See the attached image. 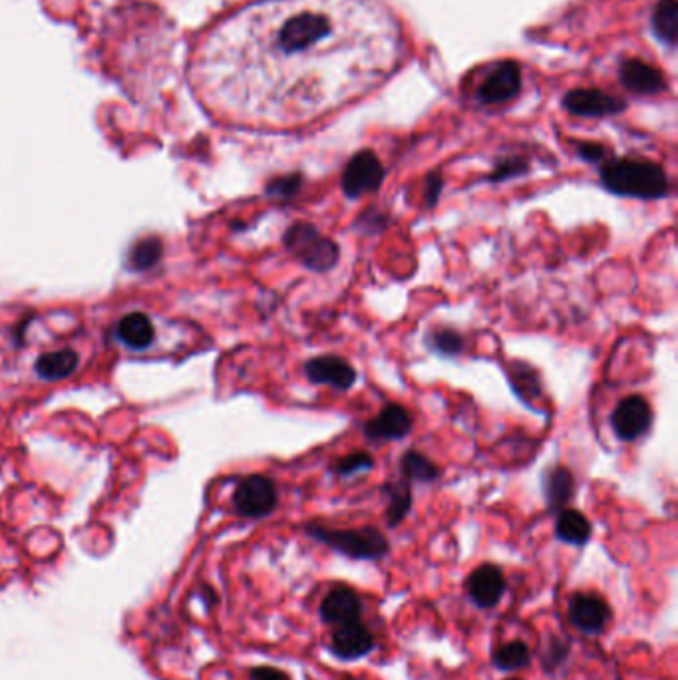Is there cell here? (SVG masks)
<instances>
[{
  "label": "cell",
  "mask_w": 678,
  "mask_h": 680,
  "mask_svg": "<svg viewBox=\"0 0 678 680\" xmlns=\"http://www.w3.org/2000/svg\"><path fill=\"white\" fill-rule=\"evenodd\" d=\"M402 50L400 24L378 0H251L201 36L189 76L229 122L295 126L382 86Z\"/></svg>",
  "instance_id": "obj_1"
},
{
  "label": "cell",
  "mask_w": 678,
  "mask_h": 680,
  "mask_svg": "<svg viewBox=\"0 0 678 680\" xmlns=\"http://www.w3.org/2000/svg\"><path fill=\"white\" fill-rule=\"evenodd\" d=\"M305 535L352 561H380L390 555L388 537L374 525L329 527L319 521L303 525Z\"/></svg>",
  "instance_id": "obj_2"
},
{
  "label": "cell",
  "mask_w": 678,
  "mask_h": 680,
  "mask_svg": "<svg viewBox=\"0 0 678 680\" xmlns=\"http://www.w3.org/2000/svg\"><path fill=\"white\" fill-rule=\"evenodd\" d=\"M601 185L619 197L635 199H663L671 191L669 175L659 164L629 158L603 166Z\"/></svg>",
  "instance_id": "obj_3"
},
{
  "label": "cell",
  "mask_w": 678,
  "mask_h": 680,
  "mask_svg": "<svg viewBox=\"0 0 678 680\" xmlns=\"http://www.w3.org/2000/svg\"><path fill=\"white\" fill-rule=\"evenodd\" d=\"M283 245L305 269L313 273H329L339 265V243L323 235L319 227L309 221L293 223L283 235Z\"/></svg>",
  "instance_id": "obj_4"
},
{
  "label": "cell",
  "mask_w": 678,
  "mask_h": 680,
  "mask_svg": "<svg viewBox=\"0 0 678 680\" xmlns=\"http://www.w3.org/2000/svg\"><path fill=\"white\" fill-rule=\"evenodd\" d=\"M569 623L587 637H599L613 621L609 601L595 591H577L567 601Z\"/></svg>",
  "instance_id": "obj_5"
},
{
  "label": "cell",
  "mask_w": 678,
  "mask_h": 680,
  "mask_svg": "<svg viewBox=\"0 0 678 680\" xmlns=\"http://www.w3.org/2000/svg\"><path fill=\"white\" fill-rule=\"evenodd\" d=\"M464 591L476 609H496L508 591V579L500 565L482 563L464 581Z\"/></svg>",
  "instance_id": "obj_6"
},
{
  "label": "cell",
  "mask_w": 678,
  "mask_h": 680,
  "mask_svg": "<svg viewBox=\"0 0 678 680\" xmlns=\"http://www.w3.org/2000/svg\"><path fill=\"white\" fill-rule=\"evenodd\" d=\"M279 506V494L273 480L265 476H249L241 480L233 494V508L247 519H261L271 515Z\"/></svg>",
  "instance_id": "obj_7"
},
{
  "label": "cell",
  "mask_w": 678,
  "mask_h": 680,
  "mask_svg": "<svg viewBox=\"0 0 678 680\" xmlns=\"http://www.w3.org/2000/svg\"><path fill=\"white\" fill-rule=\"evenodd\" d=\"M384 181V166L378 156L370 150H362L350 158L344 166L340 187L348 199H358L366 193H374L380 189Z\"/></svg>",
  "instance_id": "obj_8"
},
{
  "label": "cell",
  "mask_w": 678,
  "mask_h": 680,
  "mask_svg": "<svg viewBox=\"0 0 678 680\" xmlns=\"http://www.w3.org/2000/svg\"><path fill=\"white\" fill-rule=\"evenodd\" d=\"M376 649V635L362 621H350L333 627L329 639V653L342 663H352L368 657Z\"/></svg>",
  "instance_id": "obj_9"
},
{
  "label": "cell",
  "mask_w": 678,
  "mask_h": 680,
  "mask_svg": "<svg viewBox=\"0 0 678 680\" xmlns=\"http://www.w3.org/2000/svg\"><path fill=\"white\" fill-rule=\"evenodd\" d=\"M653 408L643 396L623 398L611 414V426L623 442H635L651 430Z\"/></svg>",
  "instance_id": "obj_10"
},
{
  "label": "cell",
  "mask_w": 678,
  "mask_h": 680,
  "mask_svg": "<svg viewBox=\"0 0 678 680\" xmlns=\"http://www.w3.org/2000/svg\"><path fill=\"white\" fill-rule=\"evenodd\" d=\"M362 599L358 591L350 585H335L329 589L319 605V617L329 627H339L350 621L362 619Z\"/></svg>",
  "instance_id": "obj_11"
},
{
  "label": "cell",
  "mask_w": 678,
  "mask_h": 680,
  "mask_svg": "<svg viewBox=\"0 0 678 680\" xmlns=\"http://www.w3.org/2000/svg\"><path fill=\"white\" fill-rule=\"evenodd\" d=\"M305 376L313 384L333 386L335 390H350L358 378L354 366L337 354H321L307 360Z\"/></svg>",
  "instance_id": "obj_12"
},
{
  "label": "cell",
  "mask_w": 678,
  "mask_h": 680,
  "mask_svg": "<svg viewBox=\"0 0 678 680\" xmlns=\"http://www.w3.org/2000/svg\"><path fill=\"white\" fill-rule=\"evenodd\" d=\"M414 428L412 414L400 404H386L372 420L362 426L368 440H402Z\"/></svg>",
  "instance_id": "obj_13"
},
{
  "label": "cell",
  "mask_w": 678,
  "mask_h": 680,
  "mask_svg": "<svg viewBox=\"0 0 678 680\" xmlns=\"http://www.w3.org/2000/svg\"><path fill=\"white\" fill-rule=\"evenodd\" d=\"M565 108L575 116L601 118L625 110V102L597 90H575L565 96Z\"/></svg>",
  "instance_id": "obj_14"
},
{
  "label": "cell",
  "mask_w": 678,
  "mask_h": 680,
  "mask_svg": "<svg viewBox=\"0 0 678 680\" xmlns=\"http://www.w3.org/2000/svg\"><path fill=\"white\" fill-rule=\"evenodd\" d=\"M519 92V68L504 62L484 80L478 96L484 104H504Z\"/></svg>",
  "instance_id": "obj_15"
},
{
  "label": "cell",
  "mask_w": 678,
  "mask_h": 680,
  "mask_svg": "<svg viewBox=\"0 0 678 680\" xmlns=\"http://www.w3.org/2000/svg\"><path fill=\"white\" fill-rule=\"evenodd\" d=\"M543 496L551 513L565 510L575 496V478L569 468L555 466L543 476Z\"/></svg>",
  "instance_id": "obj_16"
},
{
  "label": "cell",
  "mask_w": 678,
  "mask_h": 680,
  "mask_svg": "<svg viewBox=\"0 0 678 680\" xmlns=\"http://www.w3.org/2000/svg\"><path fill=\"white\" fill-rule=\"evenodd\" d=\"M591 535H593V525L583 511L573 510V508L557 511L555 537L561 543H567L573 547H585L591 541Z\"/></svg>",
  "instance_id": "obj_17"
},
{
  "label": "cell",
  "mask_w": 678,
  "mask_h": 680,
  "mask_svg": "<svg viewBox=\"0 0 678 680\" xmlns=\"http://www.w3.org/2000/svg\"><path fill=\"white\" fill-rule=\"evenodd\" d=\"M623 84L639 94H657L663 90V76L641 60H629L621 70Z\"/></svg>",
  "instance_id": "obj_18"
},
{
  "label": "cell",
  "mask_w": 678,
  "mask_h": 680,
  "mask_svg": "<svg viewBox=\"0 0 678 680\" xmlns=\"http://www.w3.org/2000/svg\"><path fill=\"white\" fill-rule=\"evenodd\" d=\"M382 492L388 498L386 506V525L390 529L398 527L412 510V484L408 480H398V482H388L384 484Z\"/></svg>",
  "instance_id": "obj_19"
},
{
  "label": "cell",
  "mask_w": 678,
  "mask_h": 680,
  "mask_svg": "<svg viewBox=\"0 0 678 680\" xmlns=\"http://www.w3.org/2000/svg\"><path fill=\"white\" fill-rule=\"evenodd\" d=\"M533 663V651L523 639L502 643L492 653V665L504 673H517Z\"/></svg>",
  "instance_id": "obj_20"
},
{
  "label": "cell",
  "mask_w": 678,
  "mask_h": 680,
  "mask_svg": "<svg viewBox=\"0 0 678 680\" xmlns=\"http://www.w3.org/2000/svg\"><path fill=\"white\" fill-rule=\"evenodd\" d=\"M154 337H156L154 325L142 313H130L118 325V339L134 350H142L150 346Z\"/></svg>",
  "instance_id": "obj_21"
},
{
  "label": "cell",
  "mask_w": 678,
  "mask_h": 680,
  "mask_svg": "<svg viewBox=\"0 0 678 680\" xmlns=\"http://www.w3.org/2000/svg\"><path fill=\"white\" fill-rule=\"evenodd\" d=\"M78 366V354L70 348L42 354L36 362V372L44 380H62L70 376Z\"/></svg>",
  "instance_id": "obj_22"
},
{
  "label": "cell",
  "mask_w": 678,
  "mask_h": 680,
  "mask_svg": "<svg viewBox=\"0 0 678 680\" xmlns=\"http://www.w3.org/2000/svg\"><path fill=\"white\" fill-rule=\"evenodd\" d=\"M400 474L410 484L412 482L430 484V482H436L442 476V470L428 456H424L416 450H408L400 460Z\"/></svg>",
  "instance_id": "obj_23"
},
{
  "label": "cell",
  "mask_w": 678,
  "mask_h": 680,
  "mask_svg": "<svg viewBox=\"0 0 678 680\" xmlns=\"http://www.w3.org/2000/svg\"><path fill=\"white\" fill-rule=\"evenodd\" d=\"M569 655H571V641L567 637H563V635L551 633V635H547L545 643L539 649L541 669L547 675H555L557 671L563 669V665L567 663Z\"/></svg>",
  "instance_id": "obj_24"
},
{
  "label": "cell",
  "mask_w": 678,
  "mask_h": 680,
  "mask_svg": "<svg viewBox=\"0 0 678 680\" xmlns=\"http://www.w3.org/2000/svg\"><path fill=\"white\" fill-rule=\"evenodd\" d=\"M424 342L432 352L440 356H458L466 348L464 337L456 329H450V327H436L428 331Z\"/></svg>",
  "instance_id": "obj_25"
},
{
  "label": "cell",
  "mask_w": 678,
  "mask_h": 680,
  "mask_svg": "<svg viewBox=\"0 0 678 680\" xmlns=\"http://www.w3.org/2000/svg\"><path fill=\"white\" fill-rule=\"evenodd\" d=\"M162 253H164V247H162V241H160L158 237L140 239V241L132 247L130 265H132V269H136V271H148V269H152V267L158 265V261L162 259Z\"/></svg>",
  "instance_id": "obj_26"
},
{
  "label": "cell",
  "mask_w": 678,
  "mask_h": 680,
  "mask_svg": "<svg viewBox=\"0 0 678 680\" xmlns=\"http://www.w3.org/2000/svg\"><path fill=\"white\" fill-rule=\"evenodd\" d=\"M653 26L657 30V34L669 42L675 44L677 42L678 30V4L677 0H661L655 16H653Z\"/></svg>",
  "instance_id": "obj_27"
},
{
  "label": "cell",
  "mask_w": 678,
  "mask_h": 680,
  "mask_svg": "<svg viewBox=\"0 0 678 680\" xmlns=\"http://www.w3.org/2000/svg\"><path fill=\"white\" fill-rule=\"evenodd\" d=\"M303 187V175L301 173H289L283 177H275L267 183L265 195L275 201H291L297 197V193Z\"/></svg>",
  "instance_id": "obj_28"
},
{
  "label": "cell",
  "mask_w": 678,
  "mask_h": 680,
  "mask_svg": "<svg viewBox=\"0 0 678 680\" xmlns=\"http://www.w3.org/2000/svg\"><path fill=\"white\" fill-rule=\"evenodd\" d=\"M390 225V217L380 211L378 207H366L352 223V229L362 233V235H376V233H384Z\"/></svg>",
  "instance_id": "obj_29"
},
{
  "label": "cell",
  "mask_w": 678,
  "mask_h": 680,
  "mask_svg": "<svg viewBox=\"0 0 678 680\" xmlns=\"http://www.w3.org/2000/svg\"><path fill=\"white\" fill-rule=\"evenodd\" d=\"M374 468V458L366 452H352L348 456H342L333 466L339 478H350L362 472H370Z\"/></svg>",
  "instance_id": "obj_30"
},
{
  "label": "cell",
  "mask_w": 678,
  "mask_h": 680,
  "mask_svg": "<svg viewBox=\"0 0 678 680\" xmlns=\"http://www.w3.org/2000/svg\"><path fill=\"white\" fill-rule=\"evenodd\" d=\"M527 170H529V166H527L525 160H521V158H508V160H502L496 166V170L490 173L488 179L492 183H500V181H508L511 177L523 175V173H527Z\"/></svg>",
  "instance_id": "obj_31"
},
{
  "label": "cell",
  "mask_w": 678,
  "mask_h": 680,
  "mask_svg": "<svg viewBox=\"0 0 678 680\" xmlns=\"http://www.w3.org/2000/svg\"><path fill=\"white\" fill-rule=\"evenodd\" d=\"M442 189H444V177L438 171L428 173L424 181V207L426 209H434L438 205Z\"/></svg>",
  "instance_id": "obj_32"
},
{
  "label": "cell",
  "mask_w": 678,
  "mask_h": 680,
  "mask_svg": "<svg viewBox=\"0 0 678 680\" xmlns=\"http://www.w3.org/2000/svg\"><path fill=\"white\" fill-rule=\"evenodd\" d=\"M249 680H293L291 675L283 669L271 665H259L249 671Z\"/></svg>",
  "instance_id": "obj_33"
},
{
  "label": "cell",
  "mask_w": 678,
  "mask_h": 680,
  "mask_svg": "<svg viewBox=\"0 0 678 680\" xmlns=\"http://www.w3.org/2000/svg\"><path fill=\"white\" fill-rule=\"evenodd\" d=\"M579 156L587 162H601L605 158V148L599 144H581Z\"/></svg>",
  "instance_id": "obj_34"
},
{
  "label": "cell",
  "mask_w": 678,
  "mask_h": 680,
  "mask_svg": "<svg viewBox=\"0 0 678 680\" xmlns=\"http://www.w3.org/2000/svg\"><path fill=\"white\" fill-rule=\"evenodd\" d=\"M340 680H358V679H354V677H342V679Z\"/></svg>",
  "instance_id": "obj_35"
},
{
  "label": "cell",
  "mask_w": 678,
  "mask_h": 680,
  "mask_svg": "<svg viewBox=\"0 0 678 680\" xmlns=\"http://www.w3.org/2000/svg\"><path fill=\"white\" fill-rule=\"evenodd\" d=\"M504 680H521V679H515V677H509V679H504Z\"/></svg>",
  "instance_id": "obj_36"
}]
</instances>
